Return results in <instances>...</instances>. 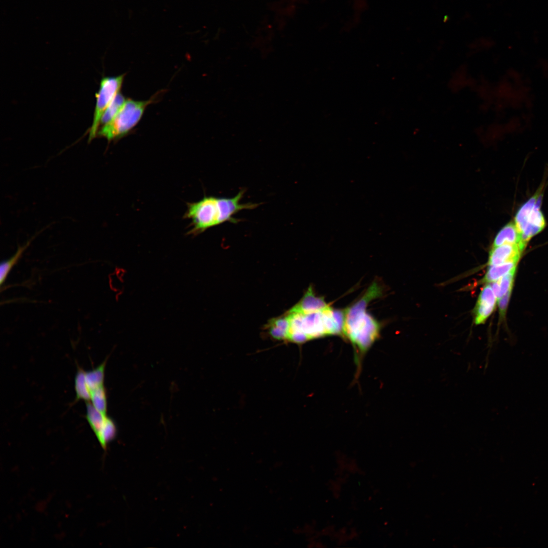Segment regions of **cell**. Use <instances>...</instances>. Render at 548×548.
Masks as SVG:
<instances>
[{
    "instance_id": "cell-1",
    "label": "cell",
    "mask_w": 548,
    "mask_h": 548,
    "mask_svg": "<svg viewBox=\"0 0 548 548\" xmlns=\"http://www.w3.org/2000/svg\"><path fill=\"white\" fill-rule=\"evenodd\" d=\"M288 321L285 341L296 344L332 335H341L344 312L316 296L309 288L301 299L285 314Z\"/></svg>"
},
{
    "instance_id": "cell-2",
    "label": "cell",
    "mask_w": 548,
    "mask_h": 548,
    "mask_svg": "<svg viewBox=\"0 0 548 548\" xmlns=\"http://www.w3.org/2000/svg\"><path fill=\"white\" fill-rule=\"evenodd\" d=\"M245 191L241 190L232 197L204 196L198 201L187 205L185 217L190 221L189 234L196 235L206 230L225 222L236 223L239 220L234 216L244 210H251L259 204L243 203Z\"/></svg>"
},
{
    "instance_id": "cell-3",
    "label": "cell",
    "mask_w": 548,
    "mask_h": 548,
    "mask_svg": "<svg viewBox=\"0 0 548 548\" xmlns=\"http://www.w3.org/2000/svg\"><path fill=\"white\" fill-rule=\"evenodd\" d=\"M380 287L374 283L357 302L344 310L341 335L348 339L356 352L357 362L380 336L381 326L366 312L368 303L379 296Z\"/></svg>"
},
{
    "instance_id": "cell-4",
    "label": "cell",
    "mask_w": 548,
    "mask_h": 548,
    "mask_svg": "<svg viewBox=\"0 0 548 548\" xmlns=\"http://www.w3.org/2000/svg\"><path fill=\"white\" fill-rule=\"evenodd\" d=\"M156 97L155 95L147 100L127 99L117 115L110 123L102 126L97 134L109 141L125 135L137 125L147 107L155 101Z\"/></svg>"
},
{
    "instance_id": "cell-5",
    "label": "cell",
    "mask_w": 548,
    "mask_h": 548,
    "mask_svg": "<svg viewBox=\"0 0 548 548\" xmlns=\"http://www.w3.org/2000/svg\"><path fill=\"white\" fill-rule=\"evenodd\" d=\"M542 188L525 202L517 211L515 224L525 248L530 239L543 230L546 226L544 217L540 210Z\"/></svg>"
},
{
    "instance_id": "cell-6",
    "label": "cell",
    "mask_w": 548,
    "mask_h": 548,
    "mask_svg": "<svg viewBox=\"0 0 548 548\" xmlns=\"http://www.w3.org/2000/svg\"><path fill=\"white\" fill-rule=\"evenodd\" d=\"M124 74L116 77H107L101 79L98 92L96 93V103L93 119L89 132L88 141L97 135L101 118L112 100L119 92L124 80Z\"/></svg>"
},
{
    "instance_id": "cell-7",
    "label": "cell",
    "mask_w": 548,
    "mask_h": 548,
    "mask_svg": "<svg viewBox=\"0 0 548 548\" xmlns=\"http://www.w3.org/2000/svg\"><path fill=\"white\" fill-rule=\"evenodd\" d=\"M497 298L491 286L486 285L480 294L474 309V322L476 325L484 323L494 311Z\"/></svg>"
},
{
    "instance_id": "cell-8",
    "label": "cell",
    "mask_w": 548,
    "mask_h": 548,
    "mask_svg": "<svg viewBox=\"0 0 548 548\" xmlns=\"http://www.w3.org/2000/svg\"><path fill=\"white\" fill-rule=\"evenodd\" d=\"M523 251L518 244H504L492 247L488 265L491 266L511 262H518Z\"/></svg>"
},
{
    "instance_id": "cell-9",
    "label": "cell",
    "mask_w": 548,
    "mask_h": 548,
    "mask_svg": "<svg viewBox=\"0 0 548 548\" xmlns=\"http://www.w3.org/2000/svg\"><path fill=\"white\" fill-rule=\"evenodd\" d=\"M475 79L464 65L459 66L451 74L448 86L451 91L460 92L467 88L472 89Z\"/></svg>"
},
{
    "instance_id": "cell-10",
    "label": "cell",
    "mask_w": 548,
    "mask_h": 548,
    "mask_svg": "<svg viewBox=\"0 0 548 548\" xmlns=\"http://www.w3.org/2000/svg\"><path fill=\"white\" fill-rule=\"evenodd\" d=\"M504 244H518L523 250L525 248L521 243L520 235L513 222L504 225L496 234L492 247Z\"/></svg>"
},
{
    "instance_id": "cell-11",
    "label": "cell",
    "mask_w": 548,
    "mask_h": 548,
    "mask_svg": "<svg viewBox=\"0 0 548 548\" xmlns=\"http://www.w3.org/2000/svg\"><path fill=\"white\" fill-rule=\"evenodd\" d=\"M86 419L97 440L100 438L104 428L107 415L96 409L90 402H86Z\"/></svg>"
},
{
    "instance_id": "cell-12",
    "label": "cell",
    "mask_w": 548,
    "mask_h": 548,
    "mask_svg": "<svg viewBox=\"0 0 548 548\" xmlns=\"http://www.w3.org/2000/svg\"><path fill=\"white\" fill-rule=\"evenodd\" d=\"M37 234L34 235L31 238L28 239L26 243L18 247L15 253L10 258L4 260L1 262L0 266V285L2 286L5 283L8 275L12 268L17 263L23 253L29 246L32 241L35 238Z\"/></svg>"
},
{
    "instance_id": "cell-13",
    "label": "cell",
    "mask_w": 548,
    "mask_h": 548,
    "mask_svg": "<svg viewBox=\"0 0 548 548\" xmlns=\"http://www.w3.org/2000/svg\"><path fill=\"white\" fill-rule=\"evenodd\" d=\"M518 262H511L496 265H491L482 280L483 282L490 283L496 281L511 272L516 271Z\"/></svg>"
},
{
    "instance_id": "cell-14",
    "label": "cell",
    "mask_w": 548,
    "mask_h": 548,
    "mask_svg": "<svg viewBox=\"0 0 548 548\" xmlns=\"http://www.w3.org/2000/svg\"><path fill=\"white\" fill-rule=\"evenodd\" d=\"M126 101L125 96L119 92L104 112L100 121L99 127L112 121L121 111Z\"/></svg>"
},
{
    "instance_id": "cell-15",
    "label": "cell",
    "mask_w": 548,
    "mask_h": 548,
    "mask_svg": "<svg viewBox=\"0 0 548 548\" xmlns=\"http://www.w3.org/2000/svg\"><path fill=\"white\" fill-rule=\"evenodd\" d=\"M85 372L83 369L78 366L74 379L76 401L83 400L87 402L90 399V392L85 380Z\"/></svg>"
},
{
    "instance_id": "cell-16",
    "label": "cell",
    "mask_w": 548,
    "mask_h": 548,
    "mask_svg": "<svg viewBox=\"0 0 548 548\" xmlns=\"http://www.w3.org/2000/svg\"><path fill=\"white\" fill-rule=\"evenodd\" d=\"M107 361V359L95 368L85 372V380L90 392L93 389L104 385Z\"/></svg>"
},
{
    "instance_id": "cell-17",
    "label": "cell",
    "mask_w": 548,
    "mask_h": 548,
    "mask_svg": "<svg viewBox=\"0 0 548 548\" xmlns=\"http://www.w3.org/2000/svg\"><path fill=\"white\" fill-rule=\"evenodd\" d=\"M515 272L516 271L511 272L492 283L491 286L497 299H499L512 289Z\"/></svg>"
},
{
    "instance_id": "cell-18",
    "label": "cell",
    "mask_w": 548,
    "mask_h": 548,
    "mask_svg": "<svg viewBox=\"0 0 548 548\" xmlns=\"http://www.w3.org/2000/svg\"><path fill=\"white\" fill-rule=\"evenodd\" d=\"M90 402L93 406L105 415H107V399L104 385L92 390L90 392Z\"/></svg>"
},
{
    "instance_id": "cell-19",
    "label": "cell",
    "mask_w": 548,
    "mask_h": 548,
    "mask_svg": "<svg viewBox=\"0 0 548 548\" xmlns=\"http://www.w3.org/2000/svg\"><path fill=\"white\" fill-rule=\"evenodd\" d=\"M511 290L512 289L508 291L503 297L498 300L499 313L501 317H503L505 314Z\"/></svg>"
}]
</instances>
